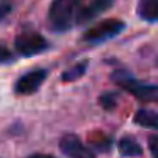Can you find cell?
Here are the masks:
<instances>
[{
  "mask_svg": "<svg viewBox=\"0 0 158 158\" xmlns=\"http://www.w3.org/2000/svg\"><path fill=\"white\" fill-rule=\"evenodd\" d=\"M83 0H53L48 12V21L53 31H68L77 22Z\"/></svg>",
  "mask_w": 158,
  "mask_h": 158,
  "instance_id": "obj_1",
  "label": "cell"
},
{
  "mask_svg": "<svg viewBox=\"0 0 158 158\" xmlns=\"http://www.w3.org/2000/svg\"><path fill=\"white\" fill-rule=\"evenodd\" d=\"M112 80L121 89H124L131 95H134L138 100H143V102H158V85L138 82L131 73L124 72V70L114 72Z\"/></svg>",
  "mask_w": 158,
  "mask_h": 158,
  "instance_id": "obj_2",
  "label": "cell"
},
{
  "mask_svg": "<svg viewBox=\"0 0 158 158\" xmlns=\"http://www.w3.org/2000/svg\"><path fill=\"white\" fill-rule=\"evenodd\" d=\"M14 44L17 53L22 56H34L48 49V41L38 32H21Z\"/></svg>",
  "mask_w": 158,
  "mask_h": 158,
  "instance_id": "obj_3",
  "label": "cell"
},
{
  "mask_svg": "<svg viewBox=\"0 0 158 158\" xmlns=\"http://www.w3.org/2000/svg\"><path fill=\"white\" fill-rule=\"evenodd\" d=\"M123 29H124V22L123 21L109 19V21H104V22H100V24L90 27L89 31L83 34V41H87V43H102V41H107V39L117 36Z\"/></svg>",
  "mask_w": 158,
  "mask_h": 158,
  "instance_id": "obj_4",
  "label": "cell"
},
{
  "mask_svg": "<svg viewBox=\"0 0 158 158\" xmlns=\"http://www.w3.org/2000/svg\"><path fill=\"white\" fill-rule=\"evenodd\" d=\"M60 150L68 158H95L92 151L75 134H66V136H63L60 139Z\"/></svg>",
  "mask_w": 158,
  "mask_h": 158,
  "instance_id": "obj_5",
  "label": "cell"
},
{
  "mask_svg": "<svg viewBox=\"0 0 158 158\" xmlns=\"http://www.w3.org/2000/svg\"><path fill=\"white\" fill-rule=\"evenodd\" d=\"M46 75H48L46 70H32V72L22 75L15 83V94H19V95L34 94L46 80Z\"/></svg>",
  "mask_w": 158,
  "mask_h": 158,
  "instance_id": "obj_6",
  "label": "cell"
},
{
  "mask_svg": "<svg viewBox=\"0 0 158 158\" xmlns=\"http://www.w3.org/2000/svg\"><path fill=\"white\" fill-rule=\"evenodd\" d=\"M116 0H92L87 7H82L78 17H77V22H90L92 19H95L97 15H100L102 12L109 10L114 5Z\"/></svg>",
  "mask_w": 158,
  "mask_h": 158,
  "instance_id": "obj_7",
  "label": "cell"
},
{
  "mask_svg": "<svg viewBox=\"0 0 158 158\" xmlns=\"http://www.w3.org/2000/svg\"><path fill=\"white\" fill-rule=\"evenodd\" d=\"M138 15L143 21L156 22L158 21V0H139V4H138Z\"/></svg>",
  "mask_w": 158,
  "mask_h": 158,
  "instance_id": "obj_8",
  "label": "cell"
},
{
  "mask_svg": "<svg viewBox=\"0 0 158 158\" xmlns=\"http://www.w3.org/2000/svg\"><path fill=\"white\" fill-rule=\"evenodd\" d=\"M134 123H136L138 126L158 131V112L150 110V109H139L134 114Z\"/></svg>",
  "mask_w": 158,
  "mask_h": 158,
  "instance_id": "obj_9",
  "label": "cell"
},
{
  "mask_svg": "<svg viewBox=\"0 0 158 158\" xmlns=\"http://www.w3.org/2000/svg\"><path fill=\"white\" fill-rule=\"evenodd\" d=\"M117 146H119L121 155H124V156H139L143 151L134 138H123V139H119Z\"/></svg>",
  "mask_w": 158,
  "mask_h": 158,
  "instance_id": "obj_10",
  "label": "cell"
},
{
  "mask_svg": "<svg viewBox=\"0 0 158 158\" xmlns=\"http://www.w3.org/2000/svg\"><path fill=\"white\" fill-rule=\"evenodd\" d=\"M85 70H87V61H82V63H78V65L72 66L70 70H66V72H63L61 80L63 82H73V80L80 78V77L85 73Z\"/></svg>",
  "mask_w": 158,
  "mask_h": 158,
  "instance_id": "obj_11",
  "label": "cell"
},
{
  "mask_svg": "<svg viewBox=\"0 0 158 158\" xmlns=\"http://www.w3.org/2000/svg\"><path fill=\"white\" fill-rule=\"evenodd\" d=\"M100 106L107 110L114 109V106H116V95H114V94H106V95H102L100 97Z\"/></svg>",
  "mask_w": 158,
  "mask_h": 158,
  "instance_id": "obj_12",
  "label": "cell"
},
{
  "mask_svg": "<svg viewBox=\"0 0 158 158\" xmlns=\"http://www.w3.org/2000/svg\"><path fill=\"white\" fill-rule=\"evenodd\" d=\"M10 12H12V4L9 0H2V2H0V22L4 21Z\"/></svg>",
  "mask_w": 158,
  "mask_h": 158,
  "instance_id": "obj_13",
  "label": "cell"
},
{
  "mask_svg": "<svg viewBox=\"0 0 158 158\" xmlns=\"http://www.w3.org/2000/svg\"><path fill=\"white\" fill-rule=\"evenodd\" d=\"M148 146H150L151 156H153V158H158V134L150 136V139H148Z\"/></svg>",
  "mask_w": 158,
  "mask_h": 158,
  "instance_id": "obj_14",
  "label": "cell"
},
{
  "mask_svg": "<svg viewBox=\"0 0 158 158\" xmlns=\"http://www.w3.org/2000/svg\"><path fill=\"white\" fill-rule=\"evenodd\" d=\"M12 58H14V56H12V53L9 51V49L5 48V46H2V44H0V63L10 61Z\"/></svg>",
  "mask_w": 158,
  "mask_h": 158,
  "instance_id": "obj_15",
  "label": "cell"
},
{
  "mask_svg": "<svg viewBox=\"0 0 158 158\" xmlns=\"http://www.w3.org/2000/svg\"><path fill=\"white\" fill-rule=\"evenodd\" d=\"M27 158H55V156H51V155H44V153H36V155H31V156H27Z\"/></svg>",
  "mask_w": 158,
  "mask_h": 158,
  "instance_id": "obj_16",
  "label": "cell"
}]
</instances>
